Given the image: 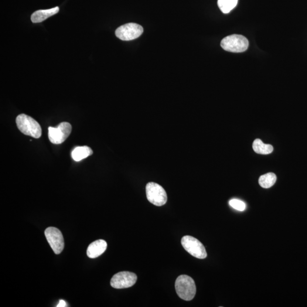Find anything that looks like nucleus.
<instances>
[{"mask_svg":"<svg viewBox=\"0 0 307 307\" xmlns=\"http://www.w3.org/2000/svg\"><path fill=\"white\" fill-rule=\"evenodd\" d=\"M175 289L179 298L186 301L192 300L196 295L195 283L192 278L186 275H180L176 279Z\"/></svg>","mask_w":307,"mask_h":307,"instance_id":"1","label":"nucleus"},{"mask_svg":"<svg viewBox=\"0 0 307 307\" xmlns=\"http://www.w3.org/2000/svg\"><path fill=\"white\" fill-rule=\"evenodd\" d=\"M16 124L20 132L25 135L35 138H39L42 135V129L38 122L29 115L21 114L17 116Z\"/></svg>","mask_w":307,"mask_h":307,"instance_id":"2","label":"nucleus"},{"mask_svg":"<svg viewBox=\"0 0 307 307\" xmlns=\"http://www.w3.org/2000/svg\"><path fill=\"white\" fill-rule=\"evenodd\" d=\"M223 49L231 53H242L248 49L249 41L247 38L238 34L229 36L221 40Z\"/></svg>","mask_w":307,"mask_h":307,"instance_id":"3","label":"nucleus"},{"mask_svg":"<svg viewBox=\"0 0 307 307\" xmlns=\"http://www.w3.org/2000/svg\"><path fill=\"white\" fill-rule=\"evenodd\" d=\"M147 199L156 206H162L167 201V195L165 189L159 184L150 182L146 187Z\"/></svg>","mask_w":307,"mask_h":307,"instance_id":"4","label":"nucleus"},{"mask_svg":"<svg viewBox=\"0 0 307 307\" xmlns=\"http://www.w3.org/2000/svg\"><path fill=\"white\" fill-rule=\"evenodd\" d=\"M181 243L184 249L194 257L199 259L207 257L206 248L197 239L190 235H186L182 238Z\"/></svg>","mask_w":307,"mask_h":307,"instance_id":"5","label":"nucleus"},{"mask_svg":"<svg viewBox=\"0 0 307 307\" xmlns=\"http://www.w3.org/2000/svg\"><path fill=\"white\" fill-rule=\"evenodd\" d=\"M143 32V27L134 23L125 24L115 30V36L122 40H132L137 38Z\"/></svg>","mask_w":307,"mask_h":307,"instance_id":"6","label":"nucleus"},{"mask_svg":"<svg viewBox=\"0 0 307 307\" xmlns=\"http://www.w3.org/2000/svg\"><path fill=\"white\" fill-rule=\"evenodd\" d=\"M72 131L70 123L63 122L57 126V128H49V138L53 144L59 145L62 143L69 136Z\"/></svg>","mask_w":307,"mask_h":307,"instance_id":"7","label":"nucleus"},{"mask_svg":"<svg viewBox=\"0 0 307 307\" xmlns=\"http://www.w3.org/2000/svg\"><path fill=\"white\" fill-rule=\"evenodd\" d=\"M44 234L55 253H61L64 247V238L61 232L57 228L49 227L46 229Z\"/></svg>","mask_w":307,"mask_h":307,"instance_id":"8","label":"nucleus"},{"mask_svg":"<svg viewBox=\"0 0 307 307\" xmlns=\"http://www.w3.org/2000/svg\"><path fill=\"white\" fill-rule=\"evenodd\" d=\"M137 276L134 273L129 271H122L117 273L113 276L111 285L112 288L122 289L131 288L135 284Z\"/></svg>","mask_w":307,"mask_h":307,"instance_id":"9","label":"nucleus"},{"mask_svg":"<svg viewBox=\"0 0 307 307\" xmlns=\"http://www.w3.org/2000/svg\"><path fill=\"white\" fill-rule=\"evenodd\" d=\"M107 242L103 240L95 241L88 246L87 254L90 258H96L100 256L107 250Z\"/></svg>","mask_w":307,"mask_h":307,"instance_id":"10","label":"nucleus"},{"mask_svg":"<svg viewBox=\"0 0 307 307\" xmlns=\"http://www.w3.org/2000/svg\"><path fill=\"white\" fill-rule=\"evenodd\" d=\"M59 11L58 6L47 10H39L33 13L31 16V20L33 23H40L44 21L49 17L56 15Z\"/></svg>","mask_w":307,"mask_h":307,"instance_id":"11","label":"nucleus"},{"mask_svg":"<svg viewBox=\"0 0 307 307\" xmlns=\"http://www.w3.org/2000/svg\"><path fill=\"white\" fill-rule=\"evenodd\" d=\"M92 154H93V151L86 146L77 147L71 153L73 159L77 162H79L81 160L86 158Z\"/></svg>","mask_w":307,"mask_h":307,"instance_id":"12","label":"nucleus"},{"mask_svg":"<svg viewBox=\"0 0 307 307\" xmlns=\"http://www.w3.org/2000/svg\"><path fill=\"white\" fill-rule=\"evenodd\" d=\"M252 149L254 151L259 154H269L273 152L272 146L269 144H265L260 139H256L252 143Z\"/></svg>","mask_w":307,"mask_h":307,"instance_id":"13","label":"nucleus"},{"mask_svg":"<svg viewBox=\"0 0 307 307\" xmlns=\"http://www.w3.org/2000/svg\"><path fill=\"white\" fill-rule=\"evenodd\" d=\"M276 181V176L275 173H269L262 175L259 179V184L264 189H269L274 186Z\"/></svg>","mask_w":307,"mask_h":307,"instance_id":"14","label":"nucleus"},{"mask_svg":"<svg viewBox=\"0 0 307 307\" xmlns=\"http://www.w3.org/2000/svg\"><path fill=\"white\" fill-rule=\"evenodd\" d=\"M238 0H218L217 4L221 11L227 14L237 6Z\"/></svg>","mask_w":307,"mask_h":307,"instance_id":"15","label":"nucleus"},{"mask_svg":"<svg viewBox=\"0 0 307 307\" xmlns=\"http://www.w3.org/2000/svg\"><path fill=\"white\" fill-rule=\"evenodd\" d=\"M230 206L239 211H244L246 209V204L243 201L238 199H231L230 201Z\"/></svg>","mask_w":307,"mask_h":307,"instance_id":"16","label":"nucleus"},{"mask_svg":"<svg viewBox=\"0 0 307 307\" xmlns=\"http://www.w3.org/2000/svg\"><path fill=\"white\" fill-rule=\"evenodd\" d=\"M67 303L63 300H60L59 303H58V305L57 307H67Z\"/></svg>","mask_w":307,"mask_h":307,"instance_id":"17","label":"nucleus"}]
</instances>
